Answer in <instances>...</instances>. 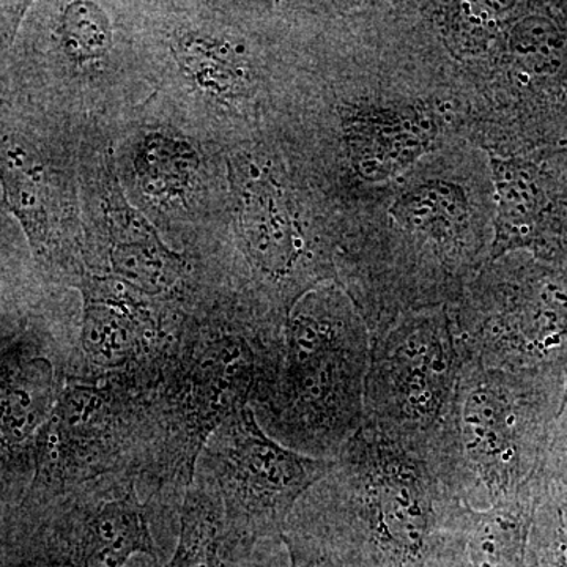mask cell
<instances>
[{
    "instance_id": "1",
    "label": "cell",
    "mask_w": 567,
    "mask_h": 567,
    "mask_svg": "<svg viewBox=\"0 0 567 567\" xmlns=\"http://www.w3.org/2000/svg\"><path fill=\"white\" fill-rule=\"evenodd\" d=\"M450 498L434 462L363 423L287 528L319 539L342 567H424Z\"/></svg>"
},
{
    "instance_id": "2",
    "label": "cell",
    "mask_w": 567,
    "mask_h": 567,
    "mask_svg": "<svg viewBox=\"0 0 567 567\" xmlns=\"http://www.w3.org/2000/svg\"><path fill=\"white\" fill-rule=\"evenodd\" d=\"M567 377L554 369H502L464 358L440 476L475 509L537 495Z\"/></svg>"
},
{
    "instance_id": "3",
    "label": "cell",
    "mask_w": 567,
    "mask_h": 567,
    "mask_svg": "<svg viewBox=\"0 0 567 567\" xmlns=\"http://www.w3.org/2000/svg\"><path fill=\"white\" fill-rule=\"evenodd\" d=\"M369 363L363 317L346 295L323 290L290 320L281 363L256 390L298 453L336 461L363 425Z\"/></svg>"
},
{
    "instance_id": "4",
    "label": "cell",
    "mask_w": 567,
    "mask_h": 567,
    "mask_svg": "<svg viewBox=\"0 0 567 567\" xmlns=\"http://www.w3.org/2000/svg\"><path fill=\"white\" fill-rule=\"evenodd\" d=\"M462 364L456 323L446 308L398 317L371 341L363 423L427 457L440 473Z\"/></svg>"
},
{
    "instance_id": "5",
    "label": "cell",
    "mask_w": 567,
    "mask_h": 567,
    "mask_svg": "<svg viewBox=\"0 0 567 567\" xmlns=\"http://www.w3.org/2000/svg\"><path fill=\"white\" fill-rule=\"evenodd\" d=\"M227 535L282 540L298 503L330 475L334 461L298 453L268 435L248 405L223 417L208 440Z\"/></svg>"
},
{
    "instance_id": "6",
    "label": "cell",
    "mask_w": 567,
    "mask_h": 567,
    "mask_svg": "<svg viewBox=\"0 0 567 567\" xmlns=\"http://www.w3.org/2000/svg\"><path fill=\"white\" fill-rule=\"evenodd\" d=\"M453 317L464 358L567 377V270L488 276Z\"/></svg>"
},
{
    "instance_id": "7",
    "label": "cell",
    "mask_w": 567,
    "mask_h": 567,
    "mask_svg": "<svg viewBox=\"0 0 567 567\" xmlns=\"http://www.w3.org/2000/svg\"><path fill=\"white\" fill-rule=\"evenodd\" d=\"M537 496L487 509L447 499L424 567H527Z\"/></svg>"
},
{
    "instance_id": "8",
    "label": "cell",
    "mask_w": 567,
    "mask_h": 567,
    "mask_svg": "<svg viewBox=\"0 0 567 567\" xmlns=\"http://www.w3.org/2000/svg\"><path fill=\"white\" fill-rule=\"evenodd\" d=\"M354 173L365 182L398 177L431 151L439 136V117L420 104L368 106L342 123Z\"/></svg>"
},
{
    "instance_id": "9",
    "label": "cell",
    "mask_w": 567,
    "mask_h": 567,
    "mask_svg": "<svg viewBox=\"0 0 567 567\" xmlns=\"http://www.w3.org/2000/svg\"><path fill=\"white\" fill-rule=\"evenodd\" d=\"M496 193L495 240L492 259L529 248L546 229L550 210L543 174L524 159H492Z\"/></svg>"
},
{
    "instance_id": "10",
    "label": "cell",
    "mask_w": 567,
    "mask_h": 567,
    "mask_svg": "<svg viewBox=\"0 0 567 567\" xmlns=\"http://www.w3.org/2000/svg\"><path fill=\"white\" fill-rule=\"evenodd\" d=\"M391 215L409 233L434 241L440 252L456 256L468 234L472 207L461 185L434 178L399 194Z\"/></svg>"
},
{
    "instance_id": "11",
    "label": "cell",
    "mask_w": 567,
    "mask_h": 567,
    "mask_svg": "<svg viewBox=\"0 0 567 567\" xmlns=\"http://www.w3.org/2000/svg\"><path fill=\"white\" fill-rule=\"evenodd\" d=\"M155 558L145 507L130 494L104 503L85 525L73 555V567H125L134 555Z\"/></svg>"
},
{
    "instance_id": "12",
    "label": "cell",
    "mask_w": 567,
    "mask_h": 567,
    "mask_svg": "<svg viewBox=\"0 0 567 567\" xmlns=\"http://www.w3.org/2000/svg\"><path fill=\"white\" fill-rule=\"evenodd\" d=\"M244 223L260 271L284 290L282 284L290 281L300 248L292 218L270 182H249L246 186Z\"/></svg>"
},
{
    "instance_id": "13",
    "label": "cell",
    "mask_w": 567,
    "mask_h": 567,
    "mask_svg": "<svg viewBox=\"0 0 567 567\" xmlns=\"http://www.w3.org/2000/svg\"><path fill=\"white\" fill-rule=\"evenodd\" d=\"M527 567H567V475L547 464L529 529Z\"/></svg>"
},
{
    "instance_id": "14",
    "label": "cell",
    "mask_w": 567,
    "mask_h": 567,
    "mask_svg": "<svg viewBox=\"0 0 567 567\" xmlns=\"http://www.w3.org/2000/svg\"><path fill=\"white\" fill-rule=\"evenodd\" d=\"M196 163V153L188 144L155 137L145 142L136 166L145 192L163 197L174 196L186 188Z\"/></svg>"
},
{
    "instance_id": "15",
    "label": "cell",
    "mask_w": 567,
    "mask_h": 567,
    "mask_svg": "<svg viewBox=\"0 0 567 567\" xmlns=\"http://www.w3.org/2000/svg\"><path fill=\"white\" fill-rule=\"evenodd\" d=\"M82 342L93 363L104 368L125 364L136 349L133 324L122 309L91 305L85 311Z\"/></svg>"
},
{
    "instance_id": "16",
    "label": "cell",
    "mask_w": 567,
    "mask_h": 567,
    "mask_svg": "<svg viewBox=\"0 0 567 567\" xmlns=\"http://www.w3.org/2000/svg\"><path fill=\"white\" fill-rule=\"evenodd\" d=\"M511 52L529 73L554 74L566 54V39L550 20L529 17L514 25L509 37Z\"/></svg>"
},
{
    "instance_id": "17",
    "label": "cell",
    "mask_w": 567,
    "mask_h": 567,
    "mask_svg": "<svg viewBox=\"0 0 567 567\" xmlns=\"http://www.w3.org/2000/svg\"><path fill=\"white\" fill-rule=\"evenodd\" d=\"M62 41L74 58H99L111 43L103 11L93 3H71L62 18Z\"/></svg>"
},
{
    "instance_id": "18",
    "label": "cell",
    "mask_w": 567,
    "mask_h": 567,
    "mask_svg": "<svg viewBox=\"0 0 567 567\" xmlns=\"http://www.w3.org/2000/svg\"><path fill=\"white\" fill-rule=\"evenodd\" d=\"M117 274L145 293H162L177 279V268L166 254L153 248H121L114 254Z\"/></svg>"
},
{
    "instance_id": "19",
    "label": "cell",
    "mask_w": 567,
    "mask_h": 567,
    "mask_svg": "<svg viewBox=\"0 0 567 567\" xmlns=\"http://www.w3.org/2000/svg\"><path fill=\"white\" fill-rule=\"evenodd\" d=\"M286 547L290 567H342L330 548L311 537H290Z\"/></svg>"
},
{
    "instance_id": "20",
    "label": "cell",
    "mask_w": 567,
    "mask_h": 567,
    "mask_svg": "<svg viewBox=\"0 0 567 567\" xmlns=\"http://www.w3.org/2000/svg\"><path fill=\"white\" fill-rule=\"evenodd\" d=\"M548 453L566 454L567 456V399L561 415L558 417V423L555 425Z\"/></svg>"
},
{
    "instance_id": "21",
    "label": "cell",
    "mask_w": 567,
    "mask_h": 567,
    "mask_svg": "<svg viewBox=\"0 0 567 567\" xmlns=\"http://www.w3.org/2000/svg\"><path fill=\"white\" fill-rule=\"evenodd\" d=\"M547 465L554 466L567 475V456L565 454L548 453Z\"/></svg>"
}]
</instances>
